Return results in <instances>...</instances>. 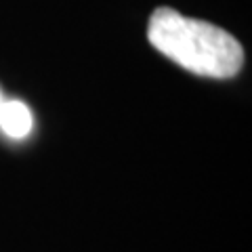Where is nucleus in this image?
I'll return each instance as SVG.
<instances>
[{
  "label": "nucleus",
  "instance_id": "1",
  "mask_svg": "<svg viewBox=\"0 0 252 252\" xmlns=\"http://www.w3.org/2000/svg\"><path fill=\"white\" fill-rule=\"evenodd\" d=\"M147 38L158 53L198 76L231 78L244 63L242 44L229 32L172 9H158L152 15Z\"/></svg>",
  "mask_w": 252,
  "mask_h": 252
},
{
  "label": "nucleus",
  "instance_id": "2",
  "mask_svg": "<svg viewBox=\"0 0 252 252\" xmlns=\"http://www.w3.org/2000/svg\"><path fill=\"white\" fill-rule=\"evenodd\" d=\"M0 128L13 139H23L32 130V112L21 101H2L0 103Z\"/></svg>",
  "mask_w": 252,
  "mask_h": 252
},
{
  "label": "nucleus",
  "instance_id": "3",
  "mask_svg": "<svg viewBox=\"0 0 252 252\" xmlns=\"http://www.w3.org/2000/svg\"><path fill=\"white\" fill-rule=\"evenodd\" d=\"M0 103H2V97H0Z\"/></svg>",
  "mask_w": 252,
  "mask_h": 252
}]
</instances>
